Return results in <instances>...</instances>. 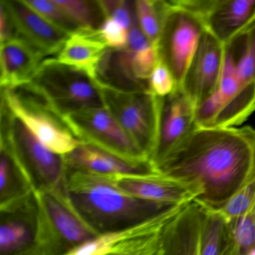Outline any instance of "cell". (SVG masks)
<instances>
[{
  "mask_svg": "<svg viewBox=\"0 0 255 255\" xmlns=\"http://www.w3.org/2000/svg\"><path fill=\"white\" fill-rule=\"evenodd\" d=\"M255 170V129L197 128L158 167L156 172L201 186L198 201L219 205Z\"/></svg>",
  "mask_w": 255,
  "mask_h": 255,
  "instance_id": "6da1fadb",
  "label": "cell"
},
{
  "mask_svg": "<svg viewBox=\"0 0 255 255\" xmlns=\"http://www.w3.org/2000/svg\"><path fill=\"white\" fill-rule=\"evenodd\" d=\"M67 186L77 211L100 234L134 226L166 209L125 193L113 175L68 171Z\"/></svg>",
  "mask_w": 255,
  "mask_h": 255,
  "instance_id": "7a4b0ae2",
  "label": "cell"
},
{
  "mask_svg": "<svg viewBox=\"0 0 255 255\" xmlns=\"http://www.w3.org/2000/svg\"><path fill=\"white\" fill-rule=\"evenodd\" d=\"M32 246L43 255H64L100 235L77 211L68 191H34Z\"/></svg>",
  "mask_w": 255,
  "mask_h": 255,
  "instance_id": "3957f363",
  "label": "cell"
},
{
  "mask_svg": "<svg viewBox=\"0 0 255 255\" xmlns=\"http://www.w3.org/2000/svg\"><path fill=\"white\" fill-rule=\"evenodd\" d=\"M1 146L9 153L32 192L68 190V171L63 156L46 147L2 104Z\"/></svg>",
  "mask_w": 255,
  "mask_h": 255,
  "instance_id": "277c9868",
  "label": "cell"
},
{
  "mask_svg": "<svg viewBox=\"0 0 255 255\" xmlns=\"http://www.w3.org/2000/svg\"><path fill=\"white\" fill-rule=\"evenodd\" d=\"M27 84L62 118L104 107L99 86L95 80L54 57L46 59Z\"/></svg>",
  "mask_w": 255,
  "mask_h": 255,
  "instance_id": "5b68a950",
  "label": "cell"
},
{
  "mask_svg": "<svg viewBox=\"0 0 255 255\" xmlns=\"http://www.w3.org/2000/svg\"><path fill=\"white\" fill-rule=\"evenodd\" d=\"M2 104L53 153L65 156L80 144L63 118L29 85L2 89Z\"/></svg>",
  "mask_w": 255,
  "mask_h": 255,
  "instance_id": "8992f818",
  "label": "cell"
},
{
  "mask_svg": "<svg viewBox=\"0 0 255 255\" xmlns=\"http://www.w3.org/2000/svg\"><path fill=\"white\" fill-rule=\"evenodd\" d=\"M158 62L157 50L135 20L129 28L126 47L107 50L98 69V80L121 90H149V79Z\"/></svg>",
  "mask_w": 255,
  "mask_h": 255,
  "instance_id": "52a82bcc",
  "label": "cell"
},
{
  "mask_svg": "<svg viewBox=\"0 0 255 255\" xmlns=\"http://www.w3.org/2000/svg\"><path fill=\"white\" fill-rule=\"evenodd\" d=\"M98 84L104 107L150 161L157 141L159 98L150 89L125 91Z\"/></svg>",
  "mask_w": 255,
  "mask_h": 255,
  "instance_id": "ba28073f",
  "label": "cell"
},
{
  "mask_svg": "<svg viewBox=\"0 0 255 255\" xmlns=\"http://www.w3.org/2000/svg\"><path fill=\"white\" fill-rule=\"evenodd\" d=\"M63 119L80 142L95 146L130 163L150 167L147 156L105 107L82 110Z\"/></svg>",
  "mask_w": 255,
  "mask_h": 255,
  "instance_id": "9c48e42d",
  "label": "cell"
},
{
  "mask_svg": "<svg viewBox=\"0 0 255 255\" xmlns=\"http://www.w3.org/2000/svg\"><path fill=\"white\" fill-rule=\"evenodd\" d=\"M206 30L202 20L192 11L169 1L158 41L159 61L169 70L180 87L189 62Z\"/></svg>",
  "mask_w": 255,
  "mask_h": 255,
  "instance_id": "30bf717a",
  "label": "cell"
},
{
  "mask_svg": "<svg viewBox=\"0 0 255 255\" xmlns=\"http://www.w3.org/2000/svg\"><path fill=\"white\" fill-rule=\"evenodd\" d=\"M119 189L132 198L164 208L184 206L201 198L204 190L193 182L149 171L113 175Z\"/></svg>",
  "mask_w": 255,
  "mask_h": 255,
  "instance_id": "8fae6325",
  "label": "cell"
},
{
  "mask_svg": "<svg viewBox=\"0 0 255 255\" xmlns=\"http://www.w3.org/2000/svg\"><path fill=\"white\" fill-rule=\"evenodd\" d=\"M195 107L181 88L165 98H159V126L156 147L150 156L152 171L179 147L197 128Z\"/></svg>",
  "mask_w": 255,
  "mask_h": 255,
  "instance_id": "7c38bea8",
  "label": "cell"
},
{
  "mask_svg": "<svg viewBox=\"0 0 255 255\" xmlns=\"http://www.w3.org/2000/svg\"><path fill=\"white\" fill-rule=\"evenodd\" d=\"M196 14L208 31L224 45L255 21V0H177Z\"/></svg>",
  "mask_w": 255,
  "mask_h": 255,
  "instance_id": "4fadbf2b",
  "label": "cell"
},
{
  "mask_svg": "<svg viewBox=\"0 0 255 255\" xmlns=\"http://www.w3.org/2000/svg\"><path fill=\"white\" fill-rule=\"evenodd\" d=\"M186 206L168 207L138 225L103 233L64 255H110L141 246L162 234Z\"/></svg>",
  "mask_w": 255,
  "mask_h": 255,
  "instance_id": "5bb4252c",
  "label": "cell"
},
{
  "mask_svg": "<svg viewBox=\"0 0 255 255\" xmlns=\"http://www.w3.org/2000/svg\"><path fill=\"white\" fill-rule=\"evenodd\" d=\"M224 58L225 45L204 31L180 86L195 108L217 90Z\"/></svg>",
  "mask_w": 255,
  "mask_h": 255,
  "instance_id": "9a60e30c",
  "label": "cell"
},
{
  "mask_svg": "<svg viewBox=\"0 0 255 255\" xmlns=\"http://www.w3.org/2000/svg\"><path fill=\"white\" fill-rule=\"evenodd\" d=\"M14 31V38H21L44 57L57 56L69 35L49 23L28 6L23 0H1Z\"/></svg>",
  "mask_w": 255,
  "mask_h": 255,
  "instance_id": "2e32d148",
  "label": "cell"
},
{
  "mask_svg": "<svg viewBox=\"0 0 255 255\" xmlns=\"http://www.w3.org/2000/svg\"><path fill=\"white\" fill-rule=\"evenodd\" d=\"M47 58L21 38L1 44L0 84L2 89H14L27 84Z\"/></svg>",
  "mask_w": 255,
  "mask_h": 255,
  "instance_id": "e0dca14e",
  "label": "cell"
},
{
  "mask_svg": "<svg viewBox=\"0 0 255 255\" xmlns=\"http://www.w3.org/2000/svg\"><path fill=\"white\" fill-rule=\"evenodd\" d=\"M98 30L82 29L69 35L55 59L96 82L100 65L109 49Z\"/></svg>",
  "mask_w": 255,
  "mask_h": 255,
  "instance_id": "ac0fdd59",
  "label": "cell"
},
{
  "mask_svg": "<svg viewBox=\"0 0 255 255\" xmlns=\"http://www.w3.org/2000/svg\"><path fill=\"white\" fill-rule=\"evenodd\" d=\"M62 156L68 171H89L109 175L153 171L149 165L130 163L109 152L83 142L71 153Z\"/></svg>",
  "mask_w": 255,
  "mask_h": 255,
  "instance_id": "d6986e66",
  "label": "cell"
},
{
  "mask_svg": "<svg viewBox=\"0 0 255 255\" xmlns=\"http://www.w3.org/2000/svg\"><path fill=\"white\" fill-rule=\"evenodd\" d=\"M0 228V252L11 255L32 246L35 216H5Z\"/></svg>",
  "mask_w": 255,
  "mask_h": 255,
  "instance_id": "ffe728a7",
  "label": "cell"
},
{
  "mask_svg": "<svg viewBox=\"0 0 255 255\" xmlns=\"http://www.w3.org/2000/svg\"><path fill=\"white\" fill-rule=\"evenodd\" d=\"M226 45L235 58L240 89L255 85V21Z\"/></svg>",
  "mask_w": 255,
  "mask_h": 255,
  "instance_id": "44dd1931",
  "label": "cell"
},
{
  "mask_svg": "<svg viewBox=\"0 0 255 255\" xmlns=\"http://www.w3.org/2000/svg\"><path fill=\"white\" fill-rule=\"evenodd\" d=\"M134 5L138 26L156 48L169 9V1L137 0L134 2Z\"/></svg>",
  "mask_w": 255,
  "mask_h": 255,
  "instance_id": "7402d4cb",
  "label": "cell"
},
{
  "mask_svg": "<svg viewBox=\"0 0 255 255\" xmlns=\"http://www.w3.org/2000/svg\"><path fill=\"white\" fill-rule=\"evenodd\" d=\"M54 2L82 29L98 30L105 20L99 0H54Z\"/></svg>",
  "mask_w": 255,
  "mask_h": 255,
  "instance_id": "603a6c76",
  "label": "cell"
},
{
  "mask_svg": "<svg viewBox=\"0 0 255 255\" xmlns=\"http://www.w3.org/2000/svg\"><path fill=\"white\" fill-rule=\"evenodd\" d=\"M46 20L68 35L82 30L81 28L59 7L54 0H23Z\"/></svg>",
  "mask_w": 255,
  "mask_h": 255,
  "instance_id": "cb8c5ba5",
  "label": "cell"
},
{
  "mask_svg": "<svg viewBox=\"0 0 255 255\" xmlns=\"http://www.w3.org/2000/svg\"><path fill=\"white\" fill-rule=\"evenodd\" d=\"M225 235L226 226L220 219L216 216L204 214L201 255H222Z\"/></svg>",
  "mask_w": 255,
  "mask_h": 255,
  "instance_id": "d4e9b609",
  "label": "cell"
},
{
  "mask_svg": "<svg viewBox=\"0 0 255 255\" xmlns=\"http://www.w3.org/2000/svg\"><path fill=\"white\" fill-rule=\"evenodd\" d=\"M106 18L114 19L129 30L136 20L135 5L125 0H99Z\"/></svg>",
  "mask_w": 255,
  "mask_h": 255,
  "instance_id": "484cf974",
  "label": "cell"
},
{
  "mask_svg": "<svg viewBox=\"0 0 255 255\" xmlns=\"http://www.w3.org/2000/svg\"><path fill=\"white\" fill-rule=\"evenodd\" d=\"M98 31L108 48L121 50L128 44L129 30L114 19L106 18Z\"/></svg>",
  "mask_w": 255,
  "mask_h": 255,
  "instance_id": "4316f807",
  "label": "cell"
},
{
  "mask_svg": "<svg viewBox=\"0 0 255 255\" xmlns=\"http://www.w3.org/2000/svg\"><path fill=\"white\" fill-rule=\"evenodd\" d=\"M149 89L157 98H165L178 87L168 68L159 61L149 79Z\"/></svg>",
  "mask_w": 255,
  "mask_h": 255,
  "instance_id": "83f0119b",
  "label": "cell"
},
{
  "mask_svg": "<svg viewBox=\"0 0 255 255\" xmlns=\"http://www.w3.org/2000/svg\"><path fill=\"white\" fill-rule=\"evenodd\" d=\"M164 231L144 244L110 255H158L162 244Z\"/></svg>",
  "mask_w": 255,
  "mask_h": 255,
  "instance_id": "f1b7e54d",
  "label": "cell"
},
{
  "mask_svg": "<svg viewBox=\"0 0 255 255\" xmlns=\"http://www.w3.org/2000/svg\"><path fill=\"white\" fill-rule=\"evenodd\" d=\"M14 38V31L5 7L0 3V41L1 44Z\"/></svg>",
  "mask_w": 255,
  "mask_h": 255,
  "instance_id": "f546056e",
  "label": "cell"
},
{
  "mask_svg": "<svg viewBox=\"0 0 255 255\" xmlns=\"http://www.w3.org/2000/svg\"><path fill=\"white\" fill-rule=\"evenodd\" d=\"M11 255H43L42 254L40 253L33 246H29L27 249H24V250L20 251V252H17V253Z\"/></svg>",
  "mask_w": 255,
  "mask_h": 255,
  "instance_id": "4dcf8cb0",
  "label": "cell"
},
{
  "mask_svg": "<svg viewBox=\"0 0 255 255\" xmlns=\"http://www.w3.org/2000/svg\"><path fill=\"white\" fill-rule=\"evenodd\" d=\"M246 255H255V248L254 249H251Z\"/></svg>",
  "mask_w": 255,
  "mask_h": 255,
  "instance_id": "1f68e13d",
  "label": "cell"
},
{
  "mask_svg": "<svg viewBox=\"0 0 255 255\" xmlns=\"http://www.w3.org/2000/svg\"></svg>",
  "mask_w": 255,
  "mask_h": 255,
  "instance_id": "d6a6232c",
  "label": "cell"
}]
</instances>
